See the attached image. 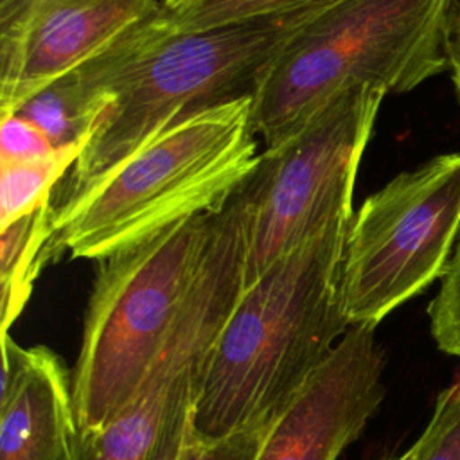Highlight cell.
<instances>
[{"label": "cell", "mask_w": 460, "mask_h": 460, "mask_svg": "<svg viewBox=\"0 0 460 460\" xmlns=\"http://www.w3.org/2000/svg\"><path fill=\"white\" fill-rule=\"evenodd\" d=\"M332 2L181 34L162 27V13L79 66L110 108L61 196L93 181L167 126L201 110L253 97L286 45Z\"/></svg>", "instance_id": "cell-2"}, {"label": "cell", "mask_w": 460, "mask_h": 460, "mask_svg": "<svg viewBox=\"0 0 460 460\" xmlns=\"http://www.w3.org/2000/svg\"><path fill=\"white\" fill-rule=\"evenodd\" d=\"M185 2H189V0H162V4H164V7L167 9V11H172V9H178L180 5H183Z\"/></svg>", "instance_id": "cell-22"}, {"label": "cell", "mask_w": 460, "mask_h": 460, "mask_svg": "<svg viewBox=\"0 0 460 460\" xmlns=\"http://www.w3.org/2000/svg\"><path fill=\"white\" fill-rule=\"evenodd\" d=\"M210 214L176 221L99 261L72 370L79 431L104 426L142 386L198 273Z\"/></svg>", "instance_id": "cell-5"}, {"label": "cell", "mask_w": 460, "mask_h": 460, "mask_svg": "<svg viewBox=\"0 0 460 460\" xmlns=\"http://www.w3.org/2000/svg\"><path fill=\"white\" fill-rule=\"evenodd\" d=\"M460 232V153L399 172L350 219L341 300L350 325H377L440 279Z\"/></svg>", "instance_id": "cell-7"}, {"label": "cell", "mask_w": 460, "mask_h": 460, "mask_svg": "<svg viewBox=\"0 0 460 460\" xmlns=\"http://www.w3.org/2000/svg\"><path fill=\"white\" fill-rule=\"evenodd\" d=\"M374 325H352L275 419L257 460H338L385 397Z\"/></svg>", "instance_id": "cell-10"}, {"label": "cell", "mask_w": 460, "mask_h": 460, "mask_svg": "<svg viewBox=\"0 0 460 460\" xmlns=\"http://www.w3.org/2000/svg\"><path fill=\"white\" fill-rule=\"evenodd\" d=\"M194 397L183 402L167 422L149 460H178L190 431V411Z\"/></svg>", "instance_id": "cell-20"}, {"label": "cell", "mask_w": 460, "mask_h": 460, "mask_svg": "<svg viewBox=\"0 0 460 460\" xmlns=\"http://www.w3.org/2000/svg\"><path fill=\"white\" fill-rule=\"evenodd\" d=\"M410 451L411 460H460V379L438 394L431 419Z\"/></svg>", "instance_id": "cell-16"}, {"label": "cell", "mask_w": 460, "mask_h": 460, "mask_svg": "<svg viewBox=\"0 0 460 460\" xmlns=\"http://www.w3.org/2000/svg\"><path fill=\"white\" fill-rule=\"evenodd\" d=\"M428 316L437 347L460 358V235L440 277L438 293L428 305Z\"/></svg>", "instance_id": "cell-17"}, {"label": "cell", "mask_w": 460, "mask_h": 460, "mask_svg": "<svg viewBox=\"0 0 460 460\" xmlns=\"http://www.w3.org/2000/svg\"><path fill=\"white\" fill-rule=\"evenodd\" d=\"M164 9L162 0H2V117Z\"/></svg>", "instance_id": "cell-9"}, {"label": "cell", "mask_w": 460, "mask_h": 460, "mask_svg": "<svg viewBox=\"0 0 460 460\" xmlns=\"http://www.w3.org/2000/svg\"><path fill=\"white\" fill-rule=\"evenodd\" d=\"M352 216L332 219L244 286L201 368L196 438L273 422L352 327L341 300Z\"/></svg>", "instance_id": "cell-1"}, {"label": "cell", "mask_w": 460, "mask_h": 460, "mask_svg": "<svg viewBox=\"0 0 460 460\" xmlns=\"http://www.w3.org/2000/svg\"><path fill=\"white\" fill-rule=\"evenodd\" d=\"M327 0H189L160 18L167 32H199L295 13Z\"/></svg>", "instance_id": "cell-15"}, {"label": "cell", "mask_w": 460, "mask_h": 460, "mask_svg": "<svg viewBox=\"0 0 460 460\" xmlns=\"http://www.w3.org/2000/svg\"><path fill=\"white\" fill-rule=\"evenodd\" d=\"M58 147L29 119L13 113L2 117L0 160H32L54 153Z\"/></svg>", "instance_id": "cell-19"}, {"label": "cell", "mask_w": 460, "mask_h": 460, "mask_svg": "<svg viewBox=\"0 0 460 460\" xmlns=\"http://www.w3.org/2000/svg\"><path fill=\"white\" fill-rule=\"evenodd\" d=\"M252 97L192 113L52 203L50 252L101 261L185 217L217 210L257 169Z\"/></svg>", "instance_id": "cell-3"}, {"label": "cell", "mask_w": 460, "mask_h": 460, "mask_svg": "<svg viewBox=\"0 0 460 460\" xmlns=\"http://www.w3.org/2000/svg\"><path fill=\"white\" fill-rule=\"evenodd\" d=\"M386 92L354 86L282 144L262 149L244 286L332 219L354 214L359 162Z\"/></svg>", "instance_id": "cell-8"}, {"label": "cell", "mask_w": 460, "mask_h": 460, "mask_svg": "<svg viewBox=\"0 0 460 460\" xmlns=\"http://www.w3.org/2000/svg\"><path fill=\"white\" fill-rule=\"evenodd\" d=\"M79 433L61 358L2 332L0 460H75Z\"/></svg>", "instance_id": "cell-11"}, {"label": "cell", "mask_w": 460, "mask_h": 460, "mask_svg": "<svg viewBox=\"0 0 460 460\" xmlns=\"http://www.w3.org/2000/svg\"><path fill=\"white\" fill-rule=\"evenodd\" d=\"M88 140L32 160H0V230L52 201V190L75 165Z\"/></svg>", "instance_id": "cell-14"}, {"label": "cell", "mask_w": 460, "mask_h": 460, "mask_svg": "<svg viewBox=\"0 0 460 460\" xmlns=\"http://www.w3.org/2000/svg\"><path fill=\"white\" fill-rule=\"evenodd\" d=\"M456 0H334L271 63L252 97L264 149L354 86L406 93L447 70L444 38Z\"/></svg>", "instance_id": "cell-4"}, {"label": "cell", "mask_w": 460, "mask_h": 460, "mask_svg": "<svg viewBox=\"0 0 460 460\" xmlns=\"http://www.w3.org/2000/svg\"><path fill=\"white\" fill-rule=\"evenodd\" d=\"M273 422L237 429L217 438H196L189 431L178 460H257Z\"/></svg>", "instance_id": "cell-18"}, {"label": "cell", "mask_w": 460, "mask_h": 460, "mask_svg": "<svg viewBox=\"0 0 460 460\" xmlns=\"http://www.w3.org/2000/svg\"><path fill=\"white\" fill-rule=\"evenodd\" d=\"M50 214L52 201L0 230L2 332H9L31 296L36 277L49 261H54Z\"/></svg>", "instance_id": "cell-12"}, {"label": "cell", "mask_w": 460, "mask_h": 460, "mask_svg": "<svg viewBox=\"0 0 460 460\" xmlns=\"http://www.w3.org/2000/svg\"><path fill=\"white\" fill-rule=\"evenodd\" d=\"M110 101L79 70L59 77L27 101L18 115L34 122L56 147L90 140Z\"/></svg>", "instance_id": "cell-13"}, {"label": "cell", "mask_w": 460, "mask_h": 460, "mask_svg": "<svg viewBox=\"0 0 460 460\" xmlns=\"http://www.w3.org/2000/svg\"><path fill=\"white\" fill-rule=\"evenodd\" d=\"M444 54H446L447 70L451 74L453 86L460 101V0H456L447 22L446 38H444Z\"/></svg>", "instance_id": "cell-21"}, {"label": "cell", "mask_w": 460, "mask_h": 460, "mask_svg": "<svg viewBox=\"0 0 460 460\" xmlns=\"http://www.w3.org/2000/svg\"><path fill=\"white\" fill-rule=\"evenodd\" d=\"M386 460H411V451L408 449L406 453H402L401 456H395V458H386Z\"/></svg>", "instance_id": "cell-23"}, {"label": "cell", "mask_w": 460, "mask_h": 460, "mask_svg": "<svg viewBox=\"0 0 460 460\" xmlns=\"http://www.w3.org/2000/svg\"><path fill=\"white\" fill-rule=\"evenodd\" d=\"M257 183L252 172L210 214L198 273L164 349L131 401L79 433L75 460H149L174 411L196 395L205 358L244 289Z\"/></svg>", "instance_id": "cell-6"}]
</instances>
